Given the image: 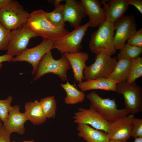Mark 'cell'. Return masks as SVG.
<instances>
[{
	"instance_id": "6da1fadb",
	"label": "cell",
	"mask_w": 142,
	"mask_h": 142,
	"mask_svg": "<svg viewBox=\"0 0 142 142\" xmlns=\"http://www.w3.org/2000/svg\"><path fill=\"white\" fill-rule=\"evenodd\" d=\"M26 24L38 36L54 42L70 32L64 27L54 24L47 18L45 12L42 9L29 14Z\"/></svg>"
},
{
	"instance_id": "7a4b0ae2",
	"label": "cell",
	"mask_w": 142,
	"mask_h": 142,
	"mask_svg": "<svg viewBox=\"0 0 142 142\" xmlns=\"http://www.w3.org/2000/svg\"><path fill=\"white\" fill-rule=\"evenodd\" d=\"M91 35L89 47L96 55L103 53L110 56L116 52L114 43V23L107 20Z\"/></svg>"
},
{
	"instance_id": "3957f363",
	"label": "cell",
	"mask_w": 142,
	"mask_h": 142,
	"mask_svg": "<svg viewBox=\"0 0 142 142\" xmlns=\"http://www.w3.org/2000/svg\"><path fill=\"white\" fill-rule=\"evenodd\" d=\"M71 68L70 64L63 54L58 60L54 59L51 51L47 53L38 64L35 73L34 81L45 74L52 73L57 75L63 81L67 80V73Z\"/></svg>"
},
{
	"instance_id": "277c9868",
	"label": "cell",
	"mask_w": 142,
	"mask_h": 142,
	"mask_svg": "<svg viewBox=\"0 0 142 142\" xmlns=\"http://www.w3.org/2000/svg\"><path fill=\"white\" fill-rule=\"evenodd\" d=\"M86 97L92 106L109 123H112L118 118L129 114L125 108L117 109L115 98H103L94 90L88 94Z\"/></svg>"
},
{
	"instance_id": "5b68a950",
	"label": "cell",
	"mask_w": 142,
	"mask_h": 142,
	"mask_svg": "<svg viewBox=\"0 0 142 142\" xmlns=\"http://www.w3.org/2000/svg\"><path fill=\"white\" fill-rule=\"evenodd\" d=\"M29 14L18 2L11 0L0 10V23L12 30L26 24Z\"/></svg>"
},
{
	"instance_id": "8992f818",
	"label": "cell",
	"mask_w": 142,
	"mask_h": 142,
	"mask_svg": "<svg viewBox=\"0 0 142 142\" xmlns=\"http://www.w3.org/2000/svg\"><path fill=\"white\" fill-rule=\"evenodd\" d=\"M95 60L94 63L87 66L83 71L84 78L85 80L108 78L118 61L116 56L111 57L103 53L96 55Z\"/></svg>"
},
{
	"instance_id": "52a82bcc",
	"label": "cell",
	"mask_w": 142,
	"mask_h": 142,
	"mask_svg": "<svg viewBox=\"0 0 142 142\" xmlns=\"http://www.w3.org/2000/svg\"><path fill=\"white\" fill-rule=\"evenodd\" d=\"M116 92L123 96L125 108L129 114L134 115L142 111V89L135 81L131 84L126 82L118 83Z\"/></svg>"
},
{
	"instance_id": "ba28073f",
	"label": "cell",
	"mask_w": 142,
	"mask_h": 142,
	"mask_svg": "<svg viewBox=\"0 0 142 142\" xmlns=\"http://www.w3.org/2000/svg\"><path fill=\"white\" fill-rule=\"evenodd\" d=\"M89 27V23L74 28L62 38L54 42L53 49H57L61 54L73 53L81 51L83 38Z\"/></svg>"
},
{
	"instance_id": "9c48e42d",
	"label": "cell",
	"mask_w": 142,
	"mask_h": 142,
	"mask_svg": "<svg viewBox=\"0 0 142 142\" xmlns=\"http://www.w3.org/2000/svg\"><path fill=\"white\" fill-rule=\"evenodd\" d=\"M38 36L26 24L12 30L6 54L13 56L21 54L27 49L30 40Z\"/></svg>"
},
{
	"instance_id": "30bf717a",
	"label": "cell",
	"mask_w": 142,
	"mask_h": 142,
	"mask_svg": "<svg viewBox=\"0 0 142 142\" xmlns=\"http://www.w3.org/2000/svg\"><path fill=\"white\" fill-rule=\"evenodd\" d=\"M89 109L80 107L75 112L73 117V122L77 124L90 125L96 129L107 133L110 123L106 120L90 104Z\"/></svg>"
},
{
	"instance_id": "8fae6325",
	"label": "cell",
	"mask_w": 142,
	"mask_h": 142,
	"mask_svg": "<svg viewBox=\"0 0 142 142\" xmlns=\"http://www.w3.org/2000/svg\"><path fill=\"white\" fill-rule=\"evenodd\" d=\"M53 41L43 38L39 44L27 49L21 54L13 58L12 61H26L31 64L33 67L32 73L33 75L41 60L47 53L53 49Z\"/></svg>"
},
{
	"instance_id": "7c38bea8",
	"label": "cell",
	"mask_w": 142,
	"mask_h": 142,
	"mask_svg": "<svg viewBox=\"0 0 142 142\" xmlns=\"http://www.w3.org/2000/svg\"><path fill=\"white\" fill-rule=\"evenodd\" d=\"M115 30L114 43L116 49H120L136 31L137 24L133 15L124 16L114 23Z\"/></svg>"
},
{
	"instance_id": "4fadbf2b",
	"label": "cell",
	"mask_w": 142,
	"mask_h": 142,
	"mask_svg": "<svg viewBox=\"0 0 142 142\" xmlns=\"http://www.w3.org/2000/svg\"><path fill=\"white\" fill-rule=\"evenodd\" d=\"M134 115L130 114L120 117L110 123L107 133L110 140L127 141L131 137V129Z\"/></svg>"
},
{
	"instance_id": "5bb4252c",
	"label": "cell",
	"mask_w": 142,
	"mask_h": 142,
	"mask_svg": "<svg viewBox=\"0 0 142 142\" xmlns=\"http://www.w3.org/2000/svg\"><path fill=\"white\" fill-rule=\"evenodd\" d=\"M64 5V21L76 28L80 26L87 15L81 1L65 0Z\"/></svg>"
},
{
	"instance_id": "9a60e30c",
	"label": "cell",
	"mask_w": 142,
	"mask_h": 142,
	"mask_svg": "<svg viewBox=\"0 0 142 142\" xmlns=\"http://www.w3.org/2000/svg\"><path fill=\"white\" fill-rule=\"evenodd\" d=\"M20 110L18 105L11 106L3 125L11 133L22 135L25 131L24 124L28 120L24 113H21Z\"/></svg>"
},
{
	"instance_id": "2e32d148",
	"label": "cell",
	"mask_w": 142,
	"mask_h": 142,
	"mask_svg": "<svg viewBox=\"0 0 142 142\" xmlns=\"http://www.w3.org/2000/svg\"><path fill=\"white\" fill-rule=\"evenodd\" d=\"M80 1L89 17V27H97L106 20L104 11L99 0Z\"/></svg>"
},
{
	"instance_id": "e0dca14e",
	"label": "cell",
	"mask_w": 142,
	"mask_h": 142,
	"mask_svg": "<svg viewBox=\"0 0 142 142\" xmlns=\"http://www.w3.org/2000/svg\"><path fill=\"white\" fill-rule=\"evenodd\" d=\"M101 3L106 20L114 23L124 16L129 5L126 0H103Z\"/></svg>"
},
{
	"instance_id": "ac0fdd59",
	"label": "cell",
	"mask_w": 142,
	"mask_h": 142,
	"mask_svg": "<svg viewBox=\"0 0 142 142\" xmlns=\"http://www.w3.org/2000/svg\"><path fill=\"white\" fill-rule=\"evenodd\" d=\"M69 62L73 70L74 79L78 83L84 80L83 71L87 66L86 64L89 56L85 52L70 53H67L63 54Z\"/></svg>"
},
{
	"instance_id": "d6986e66",
	"label": "cell",
	"mask_w": 142,
	"mask_h": 142,
	"mask_svg": "<svg viewBox=\"0 0 142 142\" xmlns=\"http://www.w3.org/2000/svg\"><path fill=\"white\" fill-rule=\"evenodd\" d=\"M78 135L87 142H108L107 133L85 124H77Z\"/></svg>"
},
{
	"instance_id": "ffe728a7",
	"label": "cell",
	"mask_w": 142,
	"mask_h": 142,
	"mask_svg": "<svg viewBox=\"0 0 142 142\" xmlns=\"http://www.w3.org/2000/svg\"><path fill=\"white\" fill-rule=\"evenodd\" d=\"M118 83L108 78H102L82 81L78 83V86L83 92L100 89L116 92V85Z\"/></svg>"
},
{
	"instance_id": "44dd1931",
	"label": "cell",
	"mask_w": 142,
	"mask_h": 142,
	"mask_svg": "<svg viewBox=\"0 0 142 142\" xmlns=\"http://www.w3.org/2000/svg\"><path fill=\"white\" fill-rule=\"evenodd\" d=\"M24 108L26 115L33 124L40 125L46 121L47 118L43 111L40 102L38 100L26 103Z\"/></svg>"
},
{
	"instance_id": "7402d4cb",
	"label": "cell",
	"mask_w": 142,
	"mask_h": 142,
	"mask_svg": "<svg viewBox=\"0 0 142 142\" xmlns=\"http://www.w3.org/2000/svg\"><path fill=\"white\" fill-rule=\"evenodd\" d=\"M130 63V60H118L114 69L108 78L118 83L126 82L129 74Z\"/></svg>"
},
{
	"instance_id": "603a6c76",
	"label": "cell",
	"mask_w": 142,
	"mask_h": 142,
	"mask_svg": "<svg viewBox=\"0 0 142 142\" xmlns=\"http://www.w3.org/2000/svg\"><path fill=\"white\" fill-rule=\"evenodd\" d=\"M60 85L66 93L64 99L66 104H75L82 103L84 100L85 94L84 92L79 90L68 81L65 84H61Z\"/></svg>"
},
{
	"instance_id": "cb8c5ba5",
	"label": "cell",
	"mask_w": 142,
	"mask_h": 142,
	"mask_svg": "<svg viewBox=\"0 0 142 142\" xmlns=\"http://www.w3.org/2000/svg\"><path fill=\"white\" fill-rule=\"evenodd\" d=\"M40 102L47 118H54L57 109V103L55 97L48 96L41 99Z\"/></svg>"
},
{
	"instance_id": "d4e9b609",
	"label": "cell",
	"mask_w": 142,
	"mask_h": 142,
	"mask_svg": "<svg viewBox=\"0 0 142 142\" xmlns=\"http://www.w3.org/2000/svg\"><path fill=\"white\" fill-rule=\"evenodd\" d=\"M117 55L118 60L125 59L131 60L139 57L142 53V47H136L125 43Z\"/></svg>"
},
{
	"instance_id": "484cf974",
	"label": "cell",
	"mask_w": 142,
	"mask_h": 142,
	"mask_svg": "<svg viewBox=\"0 0 142 142\" xmlns=\"http://www.w3.org/2000/svg\"><path fill=\"white\" fill-rule=\"evenodd\" d=\"M130 71L126 81L131 84L142 76V58L139 57L130 60Z\"/></svg>"
},
{
	"instance_id": "4316f807",
	"label": "cell",
	"mask_w": 142,
	"mask_h": 142,
	"mask_svg": "<svg viewBox=\"0 0 142 142\" xmlns=\"http://www.w3.org/2000/svg\"><path fill=\"white\" fill-rule=\"evenodd\" d=\"M48 19L54 24L64 27L65 22L64 21V5L60 4L55 8V9L50 12H45Z\"/></svg>"
},
{
	"instance_id": "83f0119b",
	"label": "cell",
	"mask_w": 142,
	"mask_h": 142,
	"mask_svg": "<svg viewBox=\"0 0 142 142\" xmlns=\"http://www.w3.org/2000/svg\"><path fill=\"white\" fill-rule=\"evenodd\" d=\"M13 99V97L11 95L5 99H0V121L3 123L5 121L11 107V104Z\"/></svg>"
},
{
	"instance_id": "f1b7e54d",
	"label": "cell",
	"mask_w": 142,
	"mask_h": 142,
	"mask_svg": "<svg viewBox=\"0 0 142 142\" xmlns=\"http://www.w3.org/2000/svg\"><path fill=\"white\" fill-rule=\"evenodd\" d=\"M11 31L0 23V50H7L10 38Z\"/></svg>"
},
{
	"instance_id": "f546056e",
	"label": "cell",
	"mask_w": 142,
	"mask_h": 142,
	"mask_svg": "<svg viewBox=\"0 0 142 142\" xmlns=\"http://www.w3.org/2000/svg\"><path fill=\"white\" fill-rule=\"evenodd\" d=\"M131 137L134 138L142 137V119L135 118L132 123Z\"/></svg>"
},
{
	"instance_id": "4dcf8cb0",
	"label": "cell",
	"mask_w": 142,
	"mask_h": 142,
	"mask_svg": "<svg viewBox=\"0 0 142 142\" xmlns=\"http://www.w3.org/2000/svg\"><path fill=\"white\" fill-rule=\"evenodd\" d=\"M127 44L136 47H142V28L136 31L127 40Z\"/></svg>"
},
{
	"instance_id": "1f68e13d",
	"label": "cell",
	"mask_w": 142,
	"mask_h": 142,
	"mask_svg": "<svg viewBox=\"0 0 142 142\" xmlns=\"http://www.w3.org/2000/svg\"><path fill=\"white\" fill-rule=\"evenodd\" d=\"M12 133L4 126L0 121V142H12L10 137Z\"/></svg>"
},
{
	"instance_id": "d6a6232c",
	"label": "cell",
	"mask_w": 142,
	"mask_h": 142,
	"mask_svg": "<svg viewBox=\"0 0 142 142\" xmlns=\"http://www.w3.org/2000/svg\"><path fill=\"white\" fill-rule=\"evenodd\" d=\"M129 4L135 6L139 12L142 14V0H126Z\"/></svg>"
},
{
	"instance_id": "836d02e7",
	"label": "cell",
	"mask_w": 142,
	"mask_h": 142,
	"mask_svg": "<svg viewBox=\"0 0 142 142\" xmlns=\"http://www.w3.org/2000/svg\"><path fill=\"white\" fill-rule=\"evenodd\" d=\"M13 56L7 54L0 55V69L2 67V63L5 62H11L12 61Z\"/></svg>"
},
{
	"instance_id": "e575fe53",
	"label": "cell",
	"mask_w": 142,
	"mask_h": 142,
	"mask_svg": "<svg viewBox=\"0 0 142 142\" xmlns=\"http://www.w3.org/2000/svg\"><path fill=\"white\" fill-rule=\"evenodd\" d=\"M11 0H0V10L9 3Z\"/></svg>"
},
{
	"instance_id": "d590c367",
	"label": "cell",
	"mask_w": 142,
	"mask_h": 142,
	"mask_svg": "<svg viewBox=\"0 0 142 142\" xmlns=\"http://www.w3.org/2000/svg\"><path fill=\"white\" fill-rule=\"evenodd\" d=\"M49 2L51 3H53L54 7H55L59 6L61 2L64 1L62 0H55L49 1Z\"/></svg>"
},
{
	"instance_id": "8d00e7d4",
	"label": "cell",
	"mask_w": 142,
	"mask_h": 142,
	"mask_svg": "<svg viewBox=\"0 0 142 142\" xmlns=\"http://www.w3.org/2000/svg\"><path fill=\"white\" fill-rule=\"evenodd\" d=\"M134 142H142V137L135 138Z\"/></svg>"
},
{
	"instance_id": "74e56055",
	"label": "cell",
	"mask_w": 142,
	"mask_h": 142,
	"mask_svg": "<svg viewBox=\"0 0 142 142\" xmlns=\"http://www.w3.org/2000/svg\"><path fill=\"white\" fill-rule=\"evenodd\" d=\"M108 142H128L127 141H113L110 140Z\"/></svg>"
},
{
	"instance_id": "f35d334b",
	"label": "cell",
	"mask_w": 142,
	"mask_h": 142,
	"mask_svg": "<svg viewBox=\"0 0 142 142\" xmlns=\"http://www.w3.org/2000/svg\"><path fill=\"white\" fill-rule=\"evenodd\" d=\"M12 142H16L15 141H13ZM21 142H34V141L33 140H24L23 141H22Z\"/></svg>"
}]
</instances>
